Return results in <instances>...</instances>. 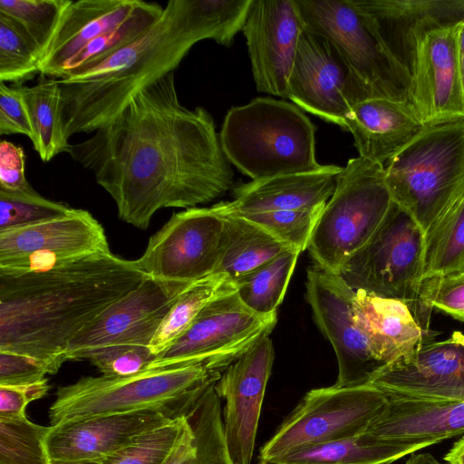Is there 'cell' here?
I'll return each mask as SVG.
<instances>
[{"instance_id":"6da1fadb","label":"cell","mask_w":464,"mask_h":464,"mask_svg":"<svg viewBox=\"0 0 464 464\" xmlns=\"http://www.w3.org/2000/svg\"><path fill=\"white\" fill-rule=\"evenodd\" d=\"M67 153L94 175L122 221L147 229L165 208H195L234 183L212 115L178 97L174 72L140 91L107 126Z\"/></svg>"},{"instance_id":"7a4b0ae2","label":"cell","mask_w":464,"mask_h":464,"mask_svg":"<svg viewBox=\"0 0 464 464\" xmlns=\"http://www.w3.org/2000/svg\"><path fill=\"white\" fill-rule=\"evenodd\" d=\"M252 0H170L141 35L58 79L65 138L107 126L142 89L174 72L199 41L230 46Z\"/></svg>"},{"instance_id":"3957f363","label":"cell","mask_w":464,"mask_h":464,"mask_svg":"<svg viewBox=\"0 0 464 464\" xmlns=\"http://www.w3.org/2000/svg\"><path fill=\"white\" fill-rule=\"evenodd\" d=\"M147 276L111 250L48 269H0V351L56 373L72 338Z\"/></svg>"},{"instance_id":"277c9868","label":"cell","mask_w":464,"mask_h":464,"mask_svg":"<svg viewBox=\"0 0 464 464\" xmlns=\"http://www.w3.org/2000/svg\"><path fill=\"white\" fill-rule=\"evenodd\" d=\"M222 373L199 363L146 370L128 376L82 377L57 389L49 408L50 424L145 410L157 411L171 420L180 419Z\"/></svg>"},{"instance_id":"5b68a950","label":"cell","mask_w":464,"mask_h":464,"mask_svg":"<svg viewBox=\"0 0 464 464\" xmlns=\"http://www.w3.org/2000/svg\"><path fill=\"white\" fill-rule=\"evenodd\" d=\"M220 144L229 163L252 180L320 169L315 127L293 103L257 97L226 114Z\"/></svg>"},{"instance_id":"8992f818","label":"cell","mask_w":464,"mask_h":464,"mask_svg":"<svg viewBox=\"0 0 464 464\" xmlns=\"http://www.w3.org/2000/svg\"><path fill=\"white\" fill-rule=\"evenodd\" d=\"M394 202L422 228L464 194V116L441 118L384 166Z\"/></svg>"},{"instance_id":"52a82bcc","label":"cell","mask_w":464,"mask_h":464,"mask_svg":"<svg viewBox=\"0 0 464 464\" xmlns=\"http://www.w3.org/2000/svg\"><path fill=\"white\" fill-rule=\"evenodd\" d=\"M395 202L383 166L362 157L348 160L312 233L307 249L315 265L339 274L383 223Z\"/></svg>"},{"instance_id":"ba28073f","label":"cell","mask_w":464,"mask_h":464,"mask_svg":"<svg viewBox=\"0 0 464 464\" xmlns=\"http://www.w3.org/2000/svg\"><path fill=\"white\" fill-rule=\"evenodd\" d=\"M295 1L304 29L334 46L368 98L409 102V69L353 0Z\"/></svg>"},{"instance_id":"9c48e42d","label":"cell","mask_w":464,"mask_h":464,"mask_svg":"<svg viewBox=\"0 0 464 464\" xmlns=\"http://www.w3.org/2000/svg\"><path fill=\"white\" fill-rule=\"evenodd\" d=\"M458 32L459 22L427 19L384 38L409 69V102L424 124L464 116Z\"/></svg>"},{"instance_id":"30bf717a","label":"cell","mask_w":464,"mask_h":464,"mask_svg":"<svg viewBox=\"0 0 464 464\" xmlns=\"http://www.w3.org/2000/svg\"><path fill=\"white\" fill-rule=\"evenodd\" d=\"M387 396L371 385L313 389L260 450L271 463L306 448L361 434L385 411Z\"/></svg>"},{"instance_id":"8fae6325","label":"cell","mask_w":464,"mask_h":464,"mask_svg":"<svg viewBox=\"0 0 464 464\" xmlns=\"http://www.w3.org/2000/svg\"><path fill=\"white\" fill-rule=\"evenodd\" d=\"M424 232L396 203L371 239L339 271L353 289L418 302L423 274Z\"/></svg>"},{"instance_id":"7c38bea8","label":"cell","mask_w":464,"mask_h":464,"mask_svg":"<svg viewBox=\"0 0 464 464\" xmlns=\"http://www.w3.org/2000/svg\"><path fill=\"white\" fill-rule=\"evenodd\" d=\"M276 321V314L262 316L247 308L236 289L227 291L211 300L148 370L204 363L223 372L258 340L269 336Z\"/></svg>"},{"instance_id":"4fadbf2b","label":"cell","mask_w":464,"mask_h":464,"mask_svg":"<svg viewBox=\"0 0 464 464\" xmlns=\"http://www.w3.org/2000/svg\"><path fill=\"white\" fill-rule=\"evenodd\" d=\"M224 223L217 204L175 213L135 263L149 276L195 283L215 272Z\"/></svg>"},{"instance_id":"5bb4252c","label":"cell","mask_w":464,"mask_h":464,"mask_svg":"<svg viewBox=\"0 0 464 464\" xmlns=\"http://www.w3.org/2000/svg\"><path fill=\"white\" fill-rule=\"evenodd\" d=\"M192 284L148 276L72 338L65 362L85 360L90 353L108 345L150 346L172 305Z\"/></svg>"},{"instance_id":"9a60e30c","label":"cell","mask_w":464,"mask_h":464,"mask_svg":"<svg viewBox=\"0 0 464 464\" xmlns=\"http://www.w3.org/2000/svg\"><path fill=\"white\" fill-rule=\"evenodd\" d=\"M306 300L321 333L329 340L338 362L337 387L368 385L384 366L353 320V290L340 274L314 265L307 270Z\"/></svg>"},{"instance_id":"2e32d148","label":"cell","mask_w":464,"mask_h":464,"mask_svg":"<svg viewBox=\"0 0 464 464\" xmlns=\"http://www.w3.org/2000/svg\"><path fill=\"white\" fill-rule=\"evenodd\" d=\"M109 250L102 226L84 209L0 231V269L5 271L48 269Z\"/></svg>"},{"instance_id":"e0dca14e","label":"cell","mask_w":464,"mask_h":464,"mask_svg":"<svg viewBox=\"0 0 464 464\" xmlns=\"http://www.w3.org/2000/svg\"><path fill=\"white\" fill-rule=\"evenodd\" d=\"M288 99L300 109L343 128L352 107L368 99L334 46L303 32L288 84Z\"/></svg>"},{"instance_id":"ac0fdd59","label":"cell","mask_w":464,"mask_h":464,"mask_svg":"<svg viewBox=\"0 0 464 464\" xmlns=\"http://www.w3.org/2000/svg\"><path fill=\"white\" fill-rule=\"evenodd\" d=\"M304 27L295 0H252L242 32L256 90L288 99V84Z\"/></svg>"},{"instance_id":"d6986e66","label":"cell","mask_w":464,"mask_h":464,"mask_svg":"<svg viewBox=\"0 0 464 464\" xmlns=\"http://www.w3.org/2000/svg\"><path fill=\"white\" fill-rule=\"evenodd\" d=\"M273 361V343L265 336L237 358L215 384L225 401L224 432L234 464L251 462Z\"/></svg>"},{"instance_id":"ffe728a7","label":"cell","mask_w":464,"mask_h":464,"mask_svg":"<svg viewBox=\"0 0 464 464\" xmlns=\"http://www.w3.org/2000/svg\"><path fill=\"white\" fill-rule=\"evenodd\" d=\"M368 385L387 396L464 401V334L425 343L408 358L380 368Z\"/></svg>"},{"instance_id":"44dd1931","label":"cell","mask_w":464,"mask_h":464,"mask_svg":"<svg viewBox=\"0 0 464 464\" xmlns=\"http://www.w3.org/2000/svg\"><path fill=\"white\" fill-rule=\"evenodd\" d=\"M174 420L145 410L74 419L50 425L45 448L50 464H79L110 455L140 434Z\"/></svg>"},{"instance_id":"7402d4cb","label":"cell","mask_w":464,"mask_h":464,"mask_svg":"<svg viewBox=\"0 0 464 464\" xmlns=\"http://www.w3.org/2000/svg\"><path fill=\"white\" fill-rule=\"evenodd\" d=\"M430 311L422 301L405 302L362 290H355L353 304V320L383 365L408 358L433 340Z\"/></svg>"},{"instance_id":"603a6c76","label":"cell","mask_w":464,"mask_h":464,"mask_svg":"<svg viewBox=\"0 0 464 464\" xmlns=\"http://www.w3.org/2000/svg\"><path fill=\"white\" fill-rule=\"evenodd\" d=\"M342 169L324 165L311 172L251 180L235 188L232 201L219 204L225 211L238 215L322 208L333 195Z\"/></svg>"},{"instance_id":"cb8c5ba5","label":"cell","mask_w":464,"mask_h":464,"mask_svg":"<svg viewBox=\"0 0 464 464\" xmlns=\"http://www.w3.org/2000/svg\"><path fill=\"white\" fill-rule=\"evenodd\" d=\"M423 127L410 102L368 98L352 107L343 129L353 135L359 157L384 166Z\"/></svg>"},{"instance_id":"d4e9b609","label":"cell","mask_w":464,"mask_h":464,"mask_svg":"<svg viewBox=\"0 0 464 464\" xmlns=\"http://www.w3.org/2000/svg\"><path fill=\"white\" fill-rule=\"evenodd\" d=\"M387 399L385 411L365 431L377 440L429 447L464 434V401Z\"/></svg>"},{"instance_id":"484cf974","label":"cell","mask_w":464,"mask_h":464,"mask_svg":"<svg viewBox=\"0 0 464 464\" xmlns=\"http://www.w3.org/2000/svg\"><path fill=\"white\" fill-rule=\"evenodd\" d=\"M146 4L141 0L72 1L42 60L40 74L61 79L67 63L84 46L122 24Z\"/></svg>"},{"instance_id":"4316f807","label":"cell","mask_w":464,"mask_h":464,"mask_svg":"<svg viewBox=\"0 0 464 464\" xmlns=\"http://www.w3.org/2000/svg\"><path fill=\"white\" fill-rule=\"evenodd\" d=\"M215 384L187 415L185 429L165 464H234L226 443L221 399Z\"/></svg>"},{"instance_id":"83f0119b","label":"cell","mask_w":464,"mask_h":464,"mask_svg":"<svg viewBox=\"0 0 464 464\" xmlns=\"http://www.w3.org/2000/svg\"><path fill=\"white\" fill-rule=\"evenodd\" d=\"M219 256L214 273L226 275L232 282L263 264L290 250L266 231L235 213L225 211Z\"/></svg>"},{"instance_id":"f1b7e54d","label":"cell","mask_w":464,"mask_h":464,"mask_svg":"<svg viewBox=\"0 0 464 464\" xmlns=\"http://www.w3.org/2000/svg\"><path fill=\"white\" fill-rule=\"evenodd\" d=\"M426 447L380 440L364 431L290 453L269 464H391Z\"/></svg>"},{"instance_id":"f546056e","label":"cell","mask_w":464,"mask_h":464,"mask_svg":"<svg viewBox=\"0 0 464 464\" xmlns=\"http://www.w3.org/2000/svg\"><path fill=\"white\" fill-rule=\"evenodd\" d=\"M377 26L382 38L427 19L447 24L464 20V0H353Z\"/></svg>"},{"instance_id":"4dcf8cb0","label":"cell","mask_w":464,"mask_h":464,"mask_svg":"<svg viewBox=\"0 0 464 464\" xmlns=\"http://www.w3.org/2000/svg\"><path fill=\"white\" fill-rule=\"evenodd\" d=\"M19 87L32 122L31 140L41 160L48 162L58 154L67 152L70 143L63 130L58 79H46L40 74L35 85Z\"/></svg>"},{"instance_id":"1f68e13d","label":"cell","mask_w":464,"mask_h":464,"mask_svg":"<svg viewBox=\"0 0 464 464\" xmlns=\"http://www.w3.org/2000/svg\"><path fill=\"white\" fill-rule=\"evenodd\" d=\"M464 264V194L424 234L422 280L456 275Z\"/></svg>"},{"instance_id":"d6a6232c","label":"cell","mask_w":464,"mask_h":464,"mask_svg":"<svg viewBox=\"0 0 464 464\" xmlns=\"http://www.w3.org/2000/svg\"><path fill=\"white\" fill-rule=\"evenodd\" d=\"M299 255L286 250L234 281L242 303L259 315L277 314Z\"/></svg>"},{"instance_id":"836d02e7","label":"cell","mask_w":464,"mask_h":464,"mask_svg":"<svg viewBox=\"0 0 464 464\" xmlns=\"http://www.w3.org/2000/svg\"><path fill=\"white\" fill-rule=\"evenodd\" d=\"M235 289L224 274L213 273L193 283L178 298L160 324L150 348L158 356L191 325L199 312L219 295Z\"/></svg>"},{"instance_id":"e575fe53","label":"cell","mask_w":464,"mask_h":464,"mask_svg":"<svg viewBox=\"0 0 464 464\" xmlns=\"http://www.w3.org/2000/svg\"><path fill=\"white\" fill-rule=\"evenodd\" d=\"M43 54L24 28L0 14V82L17 86L41 73Z\"/></svg>"},{"instance_id":"d590c367","label":"cell","mask_w":464,"mask_h":464,"mask_svg":"<svg viewBox=\"0 0 464 464\" xmlns=\"http://www.w3.org/2000/svg\"><path fill=\"white\" fill-rule=\"evenodd\" d=\"M164 7L156 2L145 6L117 28L95 38L65 65L62 78L71 72L104 60L146 32L162 14Z\"/></svg>"},{"instance_id":"8d00e7d4","label":"cell","mask_w":464,"mask_h":464,"mask_svg":"<svg viewBox=\"0 0 464 464\" xmlns=\"http://www.w3.org/2000/svg\"><path fill=\"white\" fill-rule=\"evenodd\" d=\"M187 423V416L151 429L119 450L79 464H165Z\"/></svg>"},{"instance_id":"74e56055","label":"cell","mask_w":464,"mask_h":464,"mask_svg":"<svg viewBox=\"0 0 464 464\" xmlns=\"http://www.w3.org/2000/svg\"><path fill=\"white\" fill-rule=\"evenodd\" d=\"M50 426L29 420L26 415L0 417V464H50L45 439Z\"/></svg>"},{"instance_id":"f35d334b","label":"cell","mask_w":464,"mask_h":464,"mask_svg":"<svg viewBox=\"0 0 464 464\" xmlns=\"http://www.w3.org/2000/svg\"><path fill=\"white\" fill-rule=\"evenodd\" d=\"M71 3L72 0H0V14L24 28L44 58Z\"/></svg>"},{"instance_id":"ab89813d","label":"cell","mask_w":464,"mask_h":464,"mask_svg":"<svg viewBox=\"0 0 464 464\" xmlns=\"http://www.w3.org/2000/svg\"><path fill=\"white\" fill-rule=\"evenodd\" d=\"M73 209L44 198L32 187L20 191L0 188V231L49 221L68 215Z\"/></svg>"},{"instance_id":"60d3db41","label":"cell","mask_w":464,"mask_h":464,"mask_svg":"<svg viewBox=\"0 0 464 464\" xmlns=\"http://www.w3.org/2000/svg\"><path fill=\"white\" fill-rule=\"evenodd\" d=\"M324 208L276 210L239 216L266 231L288 249L301 253L307 249L312 233Z\"/></svg>"},{"instance_id":"b9f144b4","label":"cell","mask_w":464,"mask_h":464,"mask_svg":"<svg viewBox=\"0 0 464 464\" xmlns=\"http://www.w3.org/2000/svg\"><path fill=\"white\" fill-rule=\"evenodd\" d=\"M156 355L150 346L113 344L90 353V361L104 376L119 377L135 374L149 369Z\"/></svg>"},{"instance_id":"7bdbcfd3","label":"cell","mask_w":464,"mask_h":464,"mask_svg":"<svg viewBox=\"0 0 464 464\" xmlns=\"http://www.w3.org/2000/svg\"><path fill=\"white\" fill-rule=\"evenodd\" d=\"M420 299L431 310L464 322V277L446 276L422 280Z\"/></svg>"},{"instance_id":"ee69618b","label":"cell","mask_w":464,"mask_h":464,"mask_svg":"<svg viewBox=\"0 0 464 464\" xmlns=\"http://www.w3.org/2000/svg\"><path fill=\"white\" fill-rule=\"evenodd\" d=\"M24 134L33 139V127L20 87L0 82V135Z\"/></svg>"},{"instance_id":"f6af8a7d","label":"cell","mask_w":464,"mask_h":464,"mask_svg":"<svg viewBox=\"0 0 464 464\" xmlns=\"http://www.w3.org/2000/svg\"><path fill=\"white\" fill-rule=\"evenodd\" d=\"M49 373L46 366L34 358L0 351V386H21L37 382Z\"/></svg>"},{"instance_id":"bcb514c9","label":"cell","mask_w":464,"mask_h":464,"mask_svg":"<svg viewBox=\"0 0 464 464\" xmlns=\"http://www.w3.org/2000/svg\"><path fill=\"white\" fill-rule=\"evenodd\" d=\"M24 167L25 155L23 148L3 140L0 142V188L10 191L30 188Z\"/></svg>"},{"instance_id":"7dc6e473","label":"cell","mask_w":464,"mask_h":464,"mask_svg":"<svg viewBox=\"0 0 464 464\" xmlns=\"http://www.w3.org/2000/svg\"><path fill=\"white\" fill-rule=\"evenodd\" d=\"M50 389L48 379L21 386H0V417L17 418L25 415L32 401L44 397Z\"/></svg>"},{"instance_id":"c3c4849f","label":"cell","mask_w":464,"mask_h":464,"mask_svg":"<svg viewBox=\"0 0 464 464\" xmlns=\"http://www.w3.org/2000/svg\"><path fill=\"white\" fill-rule=\"evenodd\" d=\"M444 459L448 464H464V436L452 446Z\"/></svg>"},{"instance_id":"681fc988","label":"cell","mask_w":464,"mask_h":464,"mask_svg":"<svg viewBox=\"0 0 464 464\" xmlns=\"http://www.w3.org/2000/svg\"><path fill=\"white\" fill-rule=\"evenodd\" d=\"M458 51L460 68V75L464 89V20L459 22Z\"/></svg>"},{"instance_id":"f907efd6","label":"cell","mask_w":464,"mask_h":464,"mask_svg":"<svg viewBox=\"0 0 464 464\" xmlns=\"http://www.w3.org/2000/svg\"><path fill=\"white\" fill-rule=\"evenodd\" d=\"M405 464H442L429 453H420L410 457Z\"/></svg>"},{"instance_id":"816d5d0a","label":"cell","mask_w":464,"mask_h":464,"mask_svg":"<svg viewBox=\"0 0 464 464\" xmlns=\"http://www.w3.org/2000/svg\"><path fill=\"white\" fill-rule=\"evenodd\" d=\"M453 276L464 277V264H463L462 267L460 268V270L456 275H453Z\"/></svg>"},{"instance_id":"f5cc1de1","label":"cell","mask_w":464,"mask_h":464,"mask_svg":"<svg viewBox=\"0 0 464 464\" xmlns=\"http://www.w3.org/2000/svg\"><path fill=\"white\" fill-rule=\"evenodd\" d=\"M260 464H269V463H263V462H261Z\"/></svg>"}]
</instances>
